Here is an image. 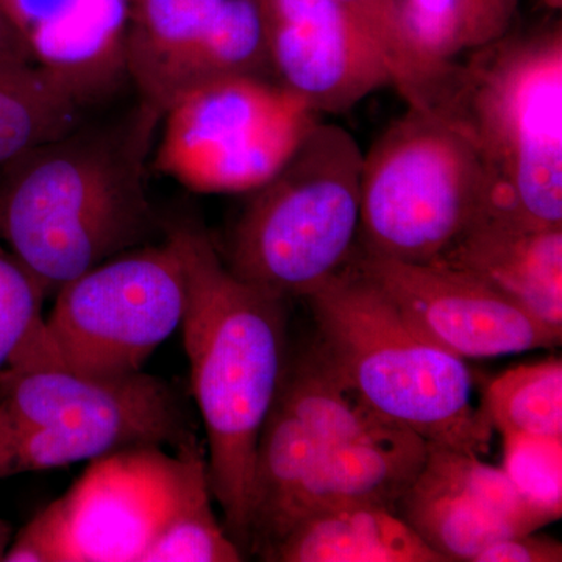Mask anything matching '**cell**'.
Listing matches in <instances>:
<instances>
[{"label": "cell", "instance_id": "cell-1", "mask_svg": "<svg viewBox=\"0 0 562 562\" xmlns=\"http://www.w3.org/2000/svg\"><path fill=\"white\" fill-rule=\"evenodd\" d=\"M160 121L139 102L121 120L81 122L0 171V243L46 299L158 235L146 161Z\"/></svg>", "mask_w": 562, "mask_h": 562}, {"label": "cell", "instance_id": "cell-2", "mask_svg": "<svg viewBox=\"0 0 562 562\" xmlns=\"http://www.w3.org/2000/svg\"><path fill=\"white\" fill-rule=\"evenodd\" d=\"M168 232L187 272L181 331L206 432L211 492L244 552L258 441L290 360L286 310L281 299L238 279L199 228Z\"/></svg>", "mask_w": 562, "mask_h": 562}, {"label": "cell", "instance_id": "cell-3", "mask_svg": "<svg viewBox=\"0 0 562 562\" xmlns=\"http://www.w3.org/2000/svg\"><path fill=\"white\" fill-rule=\"evenodd\" d=\"M317 346L369 405L436 446L490 453L464 360L422 336L353 261L306 295Z\"/></svg>", "mask_w": 562, "mask_h": 562}, {"label": "cell", "instance_id": "cell-4", "mask_svg": "<svg viewBox=\"0 0 562 562\" xmlns=\"http://www.w3.org/2000/svg\"><path fill=\"white\" fill-rule=\"evenodd\" d=\"M439 113L482 155L492 205L536 227H562L561 25L476 49Z\"/></svg>", "mask_w": 562, "mask_h": 562}, {"label": "cell", "instance_id": "cell-5", "mask_svg": "<svg viewBox=\"0 0 562 562\" xmlns=\"http://www.w3.org/2000/svg\"><path fill=\"white\" fill-rule=\"evenodd\" d=\"M362 158L350 132L317 121L286 165L251 192L233 228L228 269L284 302L341 271L360 236Z\"/></svg>", "mask_w": 562, "mask_h": 562}, {"label": "cell", "instance_id": "cell-6", "mask_svg": "<svg viewBox=\"0 0 562 562\" xmlns=\"http://www.w3.org/2000/svg\"><path fill=\"white\" fill-rule=\"evenodd\" d=\"M198 438L171 383L54 364L0 371V480L94 461L132 447L179 449Z\"/></svg>", "mask_w": 562, "mask_h": 562}, {"label": "cell", "instance_id": "cell-7", "mask_svg": "<svg viewBox=\"0 0 562 562\" xmlns=\"http://www.w3.org/2000/svg\"><path fill=\"white\" fill-rule=\"evenodd\" d=\"M491 190L473 140L441 113L408 106L362 158L358 249L435 261L475 220Z\"/></svg>", "mask_w": 562, "mask_h": 562}, {"label": "cell", "instance_id": "cell-8", "mask_svg": "<svg viewBox=\"0 0 562 562\" xmlns=\"http://www.w3.org/2000/svg\"><path fill=\"white\" fill-rule=\"evenodd\" d=\"M211 491L198 438L120 450L91 461L61 497L13 539L5 562H143L151 543L198 495Z\"/></svg>", "mask_w": 562, "mask_h": 562}, {"label": "cell", "instance_id": "cell-9", "mask_svg": "<svg viewBox=\"0 0 562 562\" xmlns=\"http://www.w3.org/2000/svg\"><path fill=\"white\" fill-rule=\"evenodd\" d=\"M54 297L43 327L5 369L54 364L99 379L133 375L181 327L183 258L166 232L165 241L94 266Z\"/></svg>", "mask_w": 562, "mask_h": 562}, {"label": "cell", "instance_id": "cell-10", "mask_svg": "<svg viewBox=\"0 0 562 562\" xmlns=\"http://www.w3.org/2000/svg\"><path fill=\"white\" fill-rule=\"evenodd\" d=\"M317 116L261 76L203 81L161 114L155 166L202 194L254 192L286 165Z\"/></svg>", "mask_w": 562, "mask_h": 562}, {"label": "cell", "instance_id": "cell-11", "mask_svg": "<svg viewBox=\"0 0 562 562\" xmlns=\"http://www.w3.org/2000/svg\"><path fill=\"white\" fill-rule=\"evenodd\" d=\"M351 261L425 338L461 358H497L560 346L562 330L471 273L355 249Z\"/></svg>", "mask_w": 562, "mask_h": 562}, {"label": "cell", "instance_id": "cell-12", "mask_svg": "<svg viewBox=\"0 0 562 562\" xmlns=\"http://www.w3.org/2000/svg\"><path fill=\"white\" fill-rule=\"evenodd\" d=\"M269 65L314 113H342L391 85L371 40L335 0H255Z\"/></svg>", "mask_w": 562, "mask_h": 562}, {"label": "cell", "instance_id": "cell-13", "mask_svg": "<svg viewBox=\"0 0 562 562\" xmlns=\"http://www.w3.org/2000/svg\"><path fill=\"white\" fill-rule=\"evenodd\" d=\"M435 265L471 273L562 330V227H536L486 203Z\"/></svg>", "mask_w": 562, "mask_h": 562}, {"label": "cell", "instance_id": "cell-14", "mask_svg": "<svg viewBox=\"0 0 562 562\" xmlns=\"http://www.w3.org/2000/svg\"><path fill=\"white\" fill-rule=\"evenodd\" d=\"M427 450L424 438L395 422L364 438L331 446L291 495L260 557L313 514L361 503L394 509L419 475Z\"/></svg>", "mask_w": 562, "mask_h": 562}, {"label": "cell", "instance_id": "cell-15", "mask_svg": "<svg viewBox=\"0 0 562 562\" xmlns=\"http://www.w3.org/2000/svg\"><path fill=\"white\" fill-rule=\"evenodd\" d=\"M224 0H136L127 32L128 80L140 102L165 110L201 80L211 24Z\"/></svg>", "mask_w": 562, "mask_h": 562}, {"label": "cell", "instance_id": "cell-16", "mask_svg": "<svg viewBox=\"0 0 562 562\" xmlns=\"http://www.w3.org/2000/svg\"><path fill=\"white\" fill-rule=\"evenodd\" d=\"M277 562H447L394 509L339 506L306 517L262 558Z\"/></svg>", "mask_w": 562, "mask_h": 562}, {"label": "cell", "instance_id": "cell-17", "mask_svg": "<svg viewBox=\"0 0 562 562\" xmlns=\"http://www.w3.org/2000/svg\"><path fill=\"white\" fill-rule=\"evenodd\" d=\"M395 508L447 562H473L484 547L514 536L428 458Z\"/></svg>", "mask_w": 562, "mask_h": 562}, {"label": "cell", "instance_id": "cell-18", "mask_svg": "<svg viewBox=\"0 0 562 562\" xmlns=\"http://www.w3.org/2000/svg\"><path fill=\"white\" fill-rule=\"evenodd\" d=\"M85 111L35 63L0 65V171L79 127Z\"/></svg>", "mask_w": 562, "mask_h": 562}, {"label": "cell", "instance_id": "cell-19", "mask_svg": "<svg viewBox=\"0 0 562 562\" xmlns=\"http://www.w3.org/2000/svg\"><path fill=\"white\" fill-rule=\"evenodd\" d=\"M371 40L391 74V87L409 109L439 111L449 95L454 70L442 72L428 65L414 49L401 0H335Z\"/></svg>", "mask_w": 562, "mask_h": 562}, {"label": "cell", "instance_id": "cell-20", "mask_svg": "<svg viewBox=\"0 0 562 562\" xmlns=\"http://www.w3.org/2000/svg\"><path fill=\"white\" fill-rule=\"evenodd\" d=\"M483 409L502 435L562 438L561 358L520 364L495 376Z\"/></svg>", "mask_w": 562, "mask_h": 562}, {"label": "cell", "instance_id": "cell-21", "mask_svg": "<svg viewBox=\"0 0 562 562\" xmlns=\"http://www.w3.org/2000/svg\"><path fill=\"white\" fill-rule=\"evenodd\" d=\"M401 9L414 49L442 72L457 68V55L482 49L509 29L476 0H401Z\"/></svg>", "mask_w": 562, "mask_h": 562}, {"label": "cell", "instance_id": "cell-22", "mask_svg": "<svg viewBox=\"0 0 562 562\" xmlns=\"http://www.w3.org/2000/svg\"><path fill=\"white\" fill-rule=\"evenodd\" d=\"M213 492L192 498L161 532L143 562H239L241 547L222 527L211 505Z\"/></svg>", "mask_w": 562, "mask_h": 562}, {"label": "cell", "instance_id": "cell-23", "mask_svg": "<svg viewBox=\"0 0 562 562\" xmlns=\"http://www.w3.org/2000/svg\"><path fill=\"white\" fill-rule=\"evenodd\" d=\"M503 436V471L520 494L552 519L562 516V438Z\"/></svg>", "mask_w": 562, "mask_h": 562}, {"label": "cell", "instance_id": "cell-24", "mask_svg": "<svg viewBox=\"0 0 562 562\" xmlns=\"http://www.w3.org/2000/svg\"><path fill=\"white\" fill-rule=\"evenodd\" d=\"M44 301L35 277L0 243V371L43 327Z\"/></svg>", "mask_w": 562, "mask_h": 562}, {"label": "cell", "instance_id": "cell-25", "mask_svg": "<svg viewBox=\"0 0 562 562\" xmlns=\"http://www.w3.org/2000/svg\"><path fill=\"white\" fill-rule=\"evenodd\" d=\"M87 2L88 0H0V7L27 47V41L70 20Z\"/></svg>", "mask_w": 562, "mask_h": 562}, {"label": "cell", "instance_id": "cell-26", "mask_svg": "<svg viewBox=\"0 0 562 562\" xmlns=\"http://www.w3.org/2000/svg\"><path fill=\"white\" fill-rule=\"evenodd\" d=\"M562 546L549 536H509L484 547L473 562H561Z\"/></svg>", "mask_w": 562, "mask_h": 562}, {"label": "cell", "instance_id": "cell-27", "mask_svg": "<svg viewBox=\"0 0 562 562\" xmlns=\"http://www.w3.org/2000/svg\"><path fill=\"white\" fill-rule=\"evenodd\" d=\"M33 63L24 41L0 7V65H22Z\"/></svg>", "mask_w": 562, "mask_h": 562}, {"label": "cell", "instance_id": "cell-28", "mask_svg": "<svg viewBox=\"0 0 562 562\" xmlns=\"http://www.w3.org/2000/svg\"><path fill=\"white\" fill-rule=\"evenodd\" d=\"M476 2L505 24H512L517 9V0H476Z\"/></svg>", "mask_w": 562, "mask_h": 562}, {"label": "cell", "instance_id": "cell-29", "mask_svg": "<svg viewBox=\"0 0 562 562\" xmlns=\"http://www.w3.org/2000/svg\"><path fill=\"white\" fill-rule=\"evenodd\" d=\"M11 539H13V532H11L10 525L0 517V561H3V558H5Z\"/></svg>", "mask_w": 562, "mask_h": 562}, {"label": "cell", "instance_id": "cell-30", "mask_svg": "<svg viewBox=\"0 0 562 562\" xmlns=\"http://www.w3.org/2000/svg\"><path fill=\"white\" fill-rule=\"evenodd\" d=\"M549 9L560 10L562 7V0H542Z\"/></svg>", "mask_w": 562, "mask_h": 562}, {"label": "cell", "instance_id": "cell-31", "mask_svg": "<svg viewBox=\"0 0 562 562\" xmlns=\"http://www.w3.org/2000/svg\"><path fill=\"white\" fill-rule=\"evenodd\" d=\"M136 2V0H131V3Z\"/></svg>", "mask_w": 562, "mask_h": 562}]
</instances>
